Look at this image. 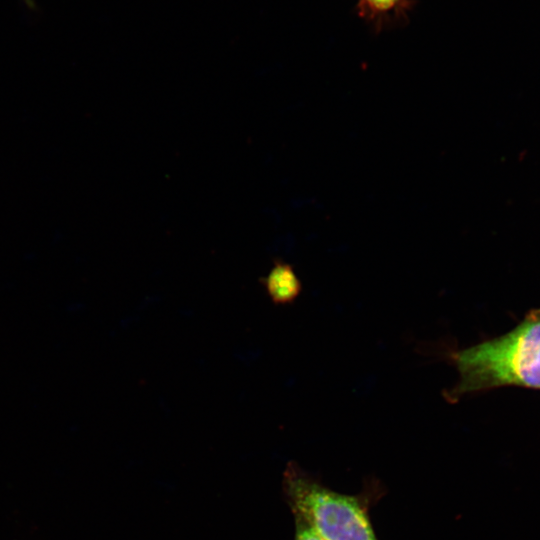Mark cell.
Here are the masks:
<instances>
[{
	"mask_svg": "<svg viewBox=\"0 0 540 540\" xmlns=\"http://www.w3.org/2000/svg\"><path fill=\"white\" fill-rule=\"evenodd\" d=\"M294 519H295L294 540H323L300 516L294 515Z\"/></svg>",
	"mask_w": 540,
	"mask_h": 540,
	"instance_id": "obj_5",
	"label": "cell"
},
{
	"mask_svg": "<svg viewBox=\"0 0 540 540\" xmlns=\"http://www.w3.org/2000/svg\"><path fill=\"white\" fill-rule=\"evenodd\" d=\"M450 356L459 377L444 393L449 402L505 385L540 389V310L512 331Z\"/></svg>",
	"mask_w": 540,
	"mask_h": 540,
	"instance_id": "obj_1",
	"label": "cell"
},
{
	"mask_svg": "<svg viewBox=\"0 0 540 540\" xmlns=\"http://www.w3.org/2000/svg\"><path fill=\"white\" fill-rule=\"evenodd\" d=\"M283 491L293 512L304 519L323 540H378L369 509L378 498L376 483L356 495L330 489L297 464H288Z\"/></svg>",
	"mask_w": 540,
	"mask_h": 540,
	"instance_id": "obj_2",
	"label": "cell"
},
{
	"mask_svg": "<svg viewBox=\"0 0 540 540\" xmlns=\"http://www.w3.org/2000/svg\"><path fill=\"white\" fill-rule=\"evenodd\" d=\"M361 15L370 19L398 12L407 6L408 0H359Z\"/></svg>",
	"mask_w": 540,
	"mask_h": 540,
	"instance_id": "obj_4",
	"label": "cell"
},
{
	"mask_svg": "<svg viewBox=\"0 0 540 540\" xmlns=\"http://www.w3.org/2000/svg\"><path fill=\"white\" fill-rule=\"evenodd\" d=\"M264 284L270 298L277 304L295 300L301 291V282L294 269L283 262H275Z\"/></svg>",
	"mask_w": 540,
	"mask_h": 540,
	"instance_id": "obj_3",
	"label": "cell"
}]
</instances>
